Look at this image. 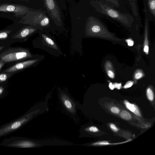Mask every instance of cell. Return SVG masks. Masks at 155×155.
<instances>
[{
  "instance_id": "6da1fadb",
  "label": "cell",
  "mask_w": 155,
  "mask_h": 155,
  "mask_svg": "<svg viewBox=\"0 0 155 155\" xmlns=\"http://www.w3.org/2000/svg\"><path fill=\"white\" fill-rule=\"evenodd\" d=\"M94 5L98 13L107 16L124 25H127L141 21L133 15L122 12L115 9L103 0H96Z\"/></svg>"
},
{
  "instance_id": "7a4b0ae2",
  "label": "cell",
  "mask_w": 155,
  "mask_h": 155,
  "mask_svg": "<svg viewBox=\"0 0 155 155\" xmlns=\"http://www.w3.org/2000/svg\"><path fill=\"white\" fill-rule=\"evenodd\" d=\"M31 108L23 115L12 121L0 126V138L21 129L30 121L37 110Z\"/></svg>"
},
{
  "instance_id": "3957f363",
  "label": "cell",
  "mask_w": 155,
  "mask_h": 155,
  "mask_svg": "<svg viewBox=\"0 0 155 155\" xmlns=\"http://www.w3.org/2000/svg\"><path fill=\"white\" fill-rule=\"evenodd\" d=\"M38 144L34 141L21 137H14L4 139L0 146L14 148H31Z\"/></svg>"
},
{
  "instance_id": "277c9868",
  "label": "cell",
  "mask_w": 155,
  "mask_h": 155,
  "mask_svg": "<svg viewBox=\"0 0 155 155\" xmlns=\"http://www.w3.org/2000/svg\"><path fill=\"white\" fill-rule=\"evenodd\" d=\"M31 56L30 53L26 50L20 48H12L2 53L0 55V58L5 62H11Z\"/></svg>"
},
{
  "instance_id": "5b68a950",
  "label": "cell",
  "mask_w": 155,
  "mask_h": 155,
  "mask_svg": "<svg viewBox=\"0 0 155 155\" xmlns=\"http://www.w3.org/2000/svg\"><path fill=\"white\" fill-rule=\"evenodd\" d=\"M143 10L150 21L155 20V0H143Z\"/></svg>"
},
{
  "instance_id": "8992f818",
  "label": "cell",
  "mask_w": 155,
  "mask_h": 155,
  "mask_svg": "<svg viewBox=\"0 0 155 155\" xmlns=\"http://www.w3.org/2000/svg\"><path fill=\"white\" fill-rule=\"evenodd\" d=\"M38 61V60L34 59L18 63L6 69L5 72L6 73L16 72L32 65Z\"/></svg>"
},
{
  "instance_id": "52a82bcc",
  "label": "cell",
  "mask_w": 155,
  "mask_h": 155,
  "mask_svg": "<svg viewBox=\"0 0 155 155\" xmlns=\"http://www.w3.org/2000/svg\"><path fill=\"white\" fill-rule=\"evenodd\" d=\"M26 10L24 7L20 5H3L0 6V11L13 12L17 15L25 14Z\"/></svg>"
},
{
  "instance_id": "ba28073f",
  "label": "cell",
  "mask_w": 155,
  "mask_h": 155,
  "mask_svg": "<svg viewBox=\"0 0 155 155\" xmlns=\"http://www.w3.org/2000/svg\"><path fill=\"white\" fill-rule=\"evenodd\" d=\"M61 98L64 107L67 110L71 113H74L75 111V107L71 100L65 94L62 95Z\"/></svg>"
},
{
  "instance_id": "9c48e42d",
  "label": "cell",
  "mask_w": 155,
  "mask_h": 155,
  "mask_svg": "<svg viewBox=\"0 0 155 155\" xmlns=\"http://www.w3.org/2000/svg\"><path fill=\"white\" fill-rule=\"evenodd\" d=\"M128 6L132 15L136 18L141 20L139 12L138 0H127Z\"/></svg>"
},
{
  "instance_id": "30bf717a",
  "label": "cell",
  "mask_w": 155,
  "mask_h": 155,
  "mask_svg": "<svg viewBox=\"0 0 155 155\" xmlns=\"http://www.w3.org/2000/svg\"><path fill=\"white\" fill-rule=\"evenodd\" d=\"M124 103L128 109L137 115L141 117V115L140 111L137 106L134 104H130L126 101H124Z\"/></svg>"
},
{
  "instance_id": "8fae6325",
  "label": "cell",
  "mask_w": 155,
  "mask_h": 155,
  "mask_svg": "<svg viewBox=\"0 0 155 155\" xmlns=\"http://www.w3.org/2000/svg\"><path fill=\"white\" fill-rule=\"evenodd\" d=\"M33 31L32 29L27 28H25L16 35L15 38H25Z\"/></svg>"
},
{
  "instance_id": "7c38bea8",
  "label": "cell",
  "mask_w": 155,
  "mask_h": 155,
  "mask_svg": "<svg viewBox=\"0 0 155 155\" xmlns=\"http://www.w3.org/2000/svg\"><path fill=\"white\" fill-rule=\"evenodd\" d=\"M120 116L122 118L126 120H129L131 118V115L126 111H122L121 113Z\"/></svg>"
},
{
  "instance_id": "4fadbf2b",
  "label": "cell",
  "mask_w": 155,
  "mask_h": 155,
  "mask_svg": "<svg viewBox=\"0 0 155 155\" xmlns=\"http://www.w3.org/2000/svg\"><path fill=\"white\" fill-rule=\"evenodd\" d=\"M113 7L118 8L119 6L118 0H102Z\"/></svg>"
},
{
  "instance_id": "5bb4252c",
  "label": "cell",
  "mask_w": 155,
  "mask_h": 155,
  "mask_svg": "<svg viewBox=\"0 0 155 155\" xmlns=\"http://www.w3.org/2000/svg\"><path fill=\"white\" fill-rule=\"evenodd\" d=\"M42 36L45 40V41L48 44L52 46L56 49L57 48V47L53 40L50 38L45 36V35H43Z\"/></svg>"
},
{
  "instance_id": "9a60e30c",
  "label": "cell",
  "mask_w": 155,
  "mask_h": 155,
  "mask_svg": "<svg viewBox=\"0 0 155 155\" xmlns=\"http://www.w3.org/2000/svg\"><path fill=\"white\" fill-rule=\"evenodd\" d=\"M147 95L148 99L152 101L153 100L154 98V95L153 92L151 89L148 88L147 90Z\"/></svg>"
},
{
  "instance_id": "2e32d148",
  "label": "cell",
  "mask_w": 155,
  "mask_h": 155,
  "mask_svg": "<svg viewBox=\"0 0 155 155\" xmlns=\"http://www.w3.org/2000/svg\"><path fill=\"white\" fill-rule=\"evenodd\" d=\"M46 3L48 8L52 10L54 8L55 5L53 0H46Z\"/></svg>"
},
{
  "instance_id": "e0dca14e",
  "label": "cell",
  "mask_w": 155,
  "mask_h": 155,
  "mask_svg": "<svg viewBox=\"0 0 155 155\" xmlns=\"http://www.w3.org/2000/svg\"><path fill=\"white\" fill-rule=\"evenodd\" d=\"M8 76L6 74H0V83L6 81L8 78Z\"/></svg>"
},
{
  "instance_id": "ac0fdd59",
  "label": "cell",
  "mask_w": 155,
  "mask_h": 155,
  "mask_svg": "<svg viewBox=\"0 0 155 155\" xmlns=\"http://www.w3.org/2000/svg\"><path fill=\"white\" fill-rule=\"evenodd\" d=\"M110 144L107 141H103L94 143L92 144L93 145H106Z\"/></svg>"
},
{
  "instance_id": "d6986e66",
  "label": "cell",
  "mask_w": 155,
  "mask_h": 155,
  "mask_svg": "<svg viewBox=\"0 0 155 155\" xmlns=\"http://www.w3.org/2000/svg\"><path fill=\"white\" fill-rule=\"evenodd\" d=\"M86 130L90 132H95L98 131V128L94 126L90 127L86 129Z\"/></svg>"
},
{
  "instance_id": "ffe728a7",
  "label": "cell",
  "mask_w": 155,
  "mask_h": 155,
  "mask_svg": "<svg viewBox=\"0 0 155 155\" xmlns=\"http://www.w3.org/2000/svg\"><path fill=\"white\" fill-rule=\"evenodd\" d=\"M5 88L2 86H0V99L3 97L5 94Z\"/></svg>"
},
{
  "instance_id": "44dd1931",
  "label": "cell",
  "mask_w": 155,
  "mask_h": 155,
  "mask_svg": "<svg viewBox=\"0 0 155 155\" xmlns=\"http://www.w3.org/2000/svg\"><path fill=\"white\" fill-rule=\"evenodd\" d=\"M49 21L48 18H46L42 20L41 22V25L42 26H45L47 25L49 23Z\"/></svg>"
},
{
  "instance_id": "7402d4cb",
  "label": "cell",
  "mask_w": 155,
  "mask_h": 155,
  "mask_svg": "<svg viewBox=\"0 0 155 155\" xmlns=\"http://www.w3.org/2000/svg\"><path fill=\"white\" fill-rule=\"evenodd\" d=\"M8 35V33L6 32H0V39H4L6 38Z\"/></svg>"
},
{
  "instance_id": "603a6c76",
  "label": "cell",
  "mask_w": 155,
  "mask_h": 155,
  "mask_svg": "<svg viewBox=\"0 0 155 155\" xmlns=\"http://www.w3.org/2000/svg\"><path fill=\"white\" fill-rule=\"evenodd\" d=\"M143 76V74L140 71H138L135 74L134 77L137 79H139L141 78Z\"/></svg>"
},
{
  "instance_id": "cb8c5ba5",
  "label": "cell",
  "mask_w": 155,
  "mask_h": 155,
  "mask_svg": "<svg viewBox=\"0 0 155 155\" xmlns=\"http://www.w3.org/2000/svg\"><path fill=\"white\" fill-rule=\"evenodd\" d=\"M134 82L131 81H128L124 85V87L125 88H127L130 87L133 85Z\"/></svg>"
},
{
  "instance_id": "d4e9b609",
  "label": "cell",
  "mask_w": 155,
  "mask_h": 155,
  "mask_svg": "<svg viewBox=\"0 0 155 155\" xmlns=\"http://www.w3.org/2000/svg\"><path fill=\"white\" fill-rule=\"evenodd\" d=\"M111 110L112 112L115 114H118L120 112L119 109L115 107H112L111 109Z\"/></svg>"
},
{
  "instance_id": "484cf974",
  "label": "cell",
  "mask_w": 155,
  "mask_h": 155,
  "mask_svg": "<svg viewBox=\"0 0 155 155\" xmlns=\"http://www.w3.org/2000/svg\"><path fill=\"white\" fill-rule=\"evenodd\" d=\"M110 127L111 129L114 131L117 132L118 131V129L114 124H111L110 125Z\"/></svg>"
},
{
  "instance_id": "4316f807",
  "label": "cell",
  "mask_w": 155,
  "mask_h": 155,
  "mask_svg": "<svg viewBox=\"0 0 155 155\" xmlns=\"http://www.w3.org/2000/svg\"><path fill=\"white\" fill-rule=\"evenodd\" d=\"M107 74L108 76L110 78H114V74L113 72L109 70L107 71Z\"/></svg>"
},
{
  "instance_id": "83f0119b",
  "label": "cell",
  "mask_w": 155,
  "mask_h": 155,
  "mask_svg": "<svg viewBox=\"0 0 155 155\" xmlns=\"http://www.w3.org/2000/svg\"><path fill=\"white\" fill-rule=\"evenodd\" d=\"M113 84L114 86V88H116L118 89H120L121 88V83H115Z\"/></svg>"
},
{
  "instance_id": "f1b7e54d",
  "label": "cell",
  "mask_w": 155,
  "mask_h": 155,
  "mask_svg": "<svg viewBox=\"0 0 155 155\" xmlns=\"http://www.w3.org/2000/svg\"><path fill=\"white\" fill-rule=\"evenodd\" d=\"M127 44L129 46H132L134 45V41L130 39H128L126 40Z\"/></svg>"
},
{
  "instance_id": "f546056e",
  "label": "cell",
  "mask_w": 155,
  "mask_h": 155,
  "mask_svg": "<svg viewBox=\"0 0 155 155\" xmlns=\"http://www.w3.org/2000/svg\"><path fill=\"white\" fill-rule=\"evenodd\" d=\"M144 51L147 54H148L149 51V48L147 45H145L143 49Z\"/></svg>"
},
{
  "instance_id": "4dcf8cb0",
  "label": "cell",
  "mask_w": 155,
  "mask_h": 155,
  "mask_svg": "<svg viewBox=\"0 0 155 155\" xmlns=\"http://www.w3.org/2000/svg\"><path fill=\"white\" fill-rule=\"evenodd\" d=\"M5 62L0 59V70L5 64Z\"/></svg>"
},
{
  "instance_id": "1f68e13d",
  "label": "cell",
  "mask_w": 155,
  "mask_h": 155,
  "mask_svg": "<svg viewBox=\"0 0 155 155\" xmlns=\"http://www.w3.org/2000/svg\"><path fill=\"white\" fill-rule=\"evenodd\" d=\"M109 87L110 89L111 90H113L114 88V86L113 84L111 82L110 83L109 85Z\"/></svg>"
},
{
  "instance_id": "d6a6232c",
  "label": "cell",
  "mask_w": 155,
  "mask_h": 155,
  "mask_svg": "<svg viewBox=\"0 0 155 155\" xmlns=\"http://www.w3.org/2000/svg\"><path fill=\"white\" fill-rule=\"evenodd\" d=\"M4 48V46H0V51Z\"/></svg>"
}]
</instances>
